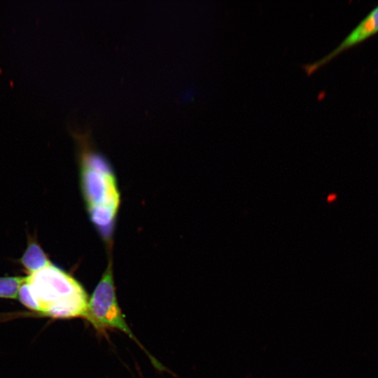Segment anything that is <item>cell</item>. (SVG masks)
I'll list each match as a JSON object with an SVG mask.
<instances>
[{
    "mask_svg": "<svg viewBox=\"0 0 378 378\" xmlns=\"http://www.w3.org/2000/svg\"><path fill=\"white\" fill-rule=\"evenodd\" d=\"M78 151L81 186L89 210L94 209H118L120 195L112 169L92 144L89 130L80 131L69 127Z\"/></svg>",
    "mask_w": 378,
    "mask_h": 378,
    "instance_id": "cell-2",
    "label": "cell"
},
{
    "mask_svg": "<svg viewBox=\"0 0 378 378\" xmlns=\"http://www.w3.org/2000/svg\"><path fill=\"white\" fill-rule=\"evenodd\" d=\"M25 276L0 277V298L6 299L18 298V293Z\"/></svg>",
    "mask_w": 378,
    "mask_h": 378,
    "instance_id": "cell-6",
    "label": "cell"
},
{
    "mask_svg": "<svg viewBox=\"0 0 378 378\" xmlns=\"http://www.w3.org/2000/svg\"><path fill=\"white\" fill-rule=\"evenodd\" d=\"M377 33L378 6L374 7L335 48L318 60L305 64L302 67L307 75L310 76L340 53L361 43Z\"/></svg>",
    "mask_w": 378,
    "mask_h": 378,
    "instance_id": "cell-4",
    "label": "cell"
},
{
    "mask_svg": "<svg viewBox=\"0 0 378 378\" xmlns=\"http://www.w3.org/2000/svg\"><path fill=\"white\" fill-rule=\"evenodd\" d=\"M18 298L24 306L34 312L35 314H39L40 307L31 294L26 276L19 288Z\"/></svg>",
    "mask_w": 378,
    "mask_h": 378,
    "instance_id": "cell-7",
    "label": "cell"
},
{
    "mask_svg": "<svg viewBox=\"0 0 378 378\" xmlns=\"http://www.w3.org/2000/svg\"><path fill=\"white\" fill-rule=\"evenodd\" d=\"M40 307L38 315L56 319L85 318L88 297L71 275L50 264L26 276Z\"/></svg>",
    "mask_w": 378,
    "mask_h": 378,
    "instance_id": "cell-1",
    "label": "cell"
},
{
    "mask_svg": "<svg viewBox=\"0 0 378 378\" xmlns=\"http://www.w3.org/2000/svg\"><path fill=\"white\" fill-rule=\"evenodd\" d=\"M85 318L100 332H104L109 329H118L124 332L146 352L157 369L163 370L162 364L144 348L126 323L117 300L110 265L89 299Z\"/></svg>",
    "mask_w": 378,
    "mask_h": 378,
    "instance_id": "cell-3",
    "label": "cell"
},
{
    "mask_svg": "<svg viewBox=\"0 0 378 378\" xmlns=\"http://www.w3.org/2000/svg\"><path fill=\"white\" fill-rule=\"evenodd\" d=\"M20 261L29 274L51 264L41 246L34 240L29 241Z\"/></svg>",
    "mask_w": 378,
    "mask_h": 378,
    "instance_id": "cell-5",
    "label": "cell"
}]
</instances>
